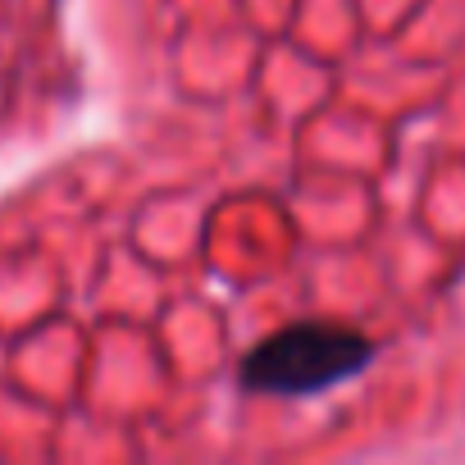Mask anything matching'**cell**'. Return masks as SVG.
<instances>
[{"label": "cell", "instance_id": "6da1fadb", "mask_svg": "<svg viewBox=\"0 0 465 465\" xmlns=\"http://www.w3.org/2000/svg\"><path fill=\"white\" fill-rule=\"evenodd\" d=\"M374 338L347 324H324V320H302L288 324L270 338H261L242 365H238V388L261 392V397H320L374 365Z\"/></svg>", "mask_w": 465, "mask_h": 465}]
</instances>
